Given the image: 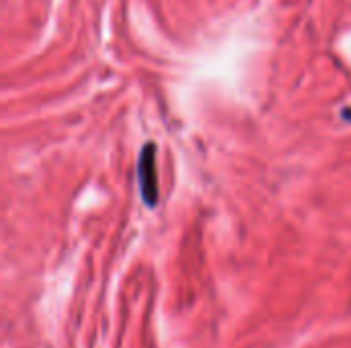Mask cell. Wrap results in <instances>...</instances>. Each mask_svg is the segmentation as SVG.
Here are the masks:
<instances>
[{"label":"cell","mask_w":351,"mask_h":348,"mask_svg":"<svg viewBox=\"0 0 351 348\" xmlns=\"http://www.w3.org/2000/svg\"><path fill=\"white\" fill-rule=\"evenodd\" d=\"M341 117H343V121H350L351 123V107H348V109H343V111H341Z\"/></svg>","instance_id":"obj_2"},{"label":"cell","mask_w":351,"mask_h":348,"mask_svg":"<svg viewBox=\"0 0 351 348\" xmlns=\"http://www.w3.org/2000/svg\"><path fill=\"white\" fill-rule=\"evenodd\" d=\"M138 183L142 199L148 207L158 201V170H156V146L146 144L138 158Z\"/></svg>","instance_id":"obj_1"}]
</instances>
